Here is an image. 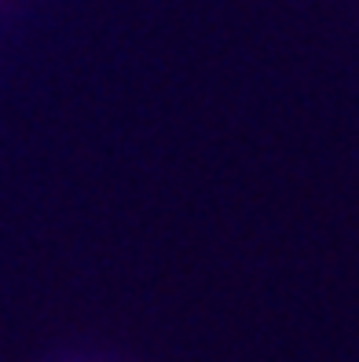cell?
I'll use <instances>...</instances> for the list:
<instances>
[{
    "mask_svg": "<svg viewBox=\"0 0 359 362\" xmlns=\"http://www.w3.org/2000/svg\"><path fill=\"white\" fill-rule=\"evenodd\" d=\"M81 362H84V358H81Z\"/></svg>",
    "mask_w": 359,
    "mask_h": 362,
    "instance_id": "6da1fadb",
    "label": "cell"
}]
</instances>
